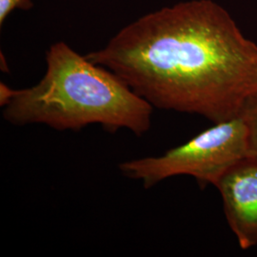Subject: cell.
Returning <instances> with one entry per match:
<instances>
[{"label": "cell", "mask_w": 257, "mask_h": 257, "mask_svg": "<svg viewBox=\"0 0 257 257\" xmlns=\"http://www.w3.org/2000/svg\"><path fill=\"white\" fill-rule=\"evenodd\" d=\"M154 108L213 123L238 116L257 93V45L212 0H190L148 14L85 55Z\"/></svg>", "instance_id": "1"}, {"label": "cell", "mask_w": 257, "mask_h": 257, "mask_svg": "<svg viewBox=\"0 0 257 257\" xmlns=\"http://www.w3.org/2000/svg\"><path fill=\"white\" fill-rule=\"evenodd\" d=\"M46 63L44 76L32 87L15 90L0 84L2 116L11 125L41 124L60 132L100 125L137 137L150 131L154 107L109 69L65 42L50 47Z\"/></svg>", "instance_id": "2"}, {"label": "cell", "mask_w": 257, "mask_h": 257, "mask_svg": "<svg viewBox=\"0 0 257 257\" xmlns=\"http://www.w3.org/2000/svg\"><path fill=\"white\" fill-rule=\"evenodd\" d=\"M213 124L161 156L120 163V172L142 182L145 189L176 175H191L203 186L215 185L231 166L248 156V150L246 126L239 115Z\"/></svg>", "instance_id": "3"}, {"label": "cell", "mask_w": 257, "mask_h": 257, "mask_svg": "<svg viewBox=\"0 0 257 257\" xmlns=\"http://www.w3.org/2000/svg\"><path fill=\"white\" fill-rule=\"evenodd\" d=\"M220 192L224 211L240 248L257 245V160L245 157L214 185Z\"/></svg>", "instance_id": "4"}, {"label": "cell", "mask_w": 257, "mask_h": 257, "mask_svg": "<svg viewBox=\"0 0 257 257\" xmlns=\"http://www.w3.org/2000/svg\"><path fill=\"white\" fill-rule=\"evenodd\" d=\"M239 116L246 126L248 156L257 160V93L245 102Z\"/></svg>", "instance_id": "5"}, {"label": "cell", "mask_w": 257, "mask_h": 257, "mask_svg": "<svg viewBox=\"0 0 257 257\" xmlns=\"http://www.w3.org/2000/svg\"><path fill=\"white\" fill-rule=\"evenodd\" d=\"M33 7L31 0H0V25L15 10H29Z\"/></svg>", "instance_id": "6"}]
</instances>
